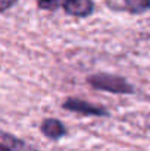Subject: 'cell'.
I'll list each match as a JSON object with an SVG mask.
<instances>
[{"label":"cell","mask_w":150,"mask_h":151,"mask_svg":"<svg viewBox=\"0 0 150 151\" xmlns=\"http://www.w3.org/2000/svg\"><path fill=\"white\" fill-rule=\"evenodd\" d=\"M87 82L96 90L113 93V94H133L134 93V87L127 79L116 75L96 73V75L88 76Z\"/></svg>","instance_id":"cell-1"},{"label":"cell","mask_w":150,"mask_h":151,"mask_svg":"<svg viewBox=\"0 0 150 151\" xmlns=\"http://www.w3.org/2000/svg\"><path fill=\"white\" fill-rule=\"evenodd\" d=\"M62 107L65 110H69V111H75V113H81V114H87V116H107V110L96 106V104H91L88 101L80 100V99H68L62 104Z\"/></svg>","instance_id":"cell-2"},{"label":"cell","mask_w":150,"mask_h":151,"mask_svg":"<svg viewBox=\"0 0 150 151\" xmlns=\"http://www.w3.org/2000/svg\"><path fill=\"white\" fill-rule=\"evenodd\" d=\"M62 7L71 16L87 18L93 13L94 3H93V0H63Z\"/></svg>","instance_id":"cell-3"},{"label":"cell","mask_w":150,"mask_h":151,"mask_svg":"<svg viewBox=\"0 0 150 151\" xmlns=\"http://www.w3.org/2000/svg\"><path fill=\"white\" fill-rule=\"evenodd\" d=\"M0 151H38L22 139L0 131Z\"/></svg>","instance_id":"cell-4"},{"label":"cell","mask_w":150,"mask_h":151,"mask_svg":"<svg viewBox=\"0 0 150 151\" xmlns=\"http://www.w3.org/2000/svg\"><path fill=\"white\" fill-rule=\"evenodd\" d=\"M40 129H41V132H43L47 138L54 139V141H56V139H60L62 137L66 135V128H65V125H63L60 120L53 119V117L44 119V120L41 122Z\"/></svg>","instance_id":"cell-5"},{"label":"cell","mask_w":150,"mask_h":151,"mask_svg":"<svg viewBox=\"0 0 150 151\" xmlns=\"http://www.w3.org/2000/svg\"><path fill=\"white\" fill-rule=\"evenodd\" d=\"M124 9L133 15L144 13L150 9V0H122Z\"/></svg>","instance_id":"cell-6"},{"label":"cell","mask_w":150,"mask_h":151,"mask_svg":"<svg viewBox=\"0 0 150 151\" xmlns=\"http://www.w3.org/2000/svg\"><path fill=\"white\" fill-rule=\"evenodd\" d=\"M40 9H46V10H54L59 4L60 0H36Z\"/></svg>","instance_id":"cell-7"},{"label":"cell","mask_w":150,"mask_h":151,"mask_svg":"<svg viewBox=\"0 0 150 151\" xmlns=\"http://www.w3.org/2000/svg\"><path fill=\"white\" fill-rule=\"evenodd\" d=\"M19 0H0V12H4L7 9H10L13 4H16Z\"/></svg>","instance_id":"cell-8"}]
</instances>
